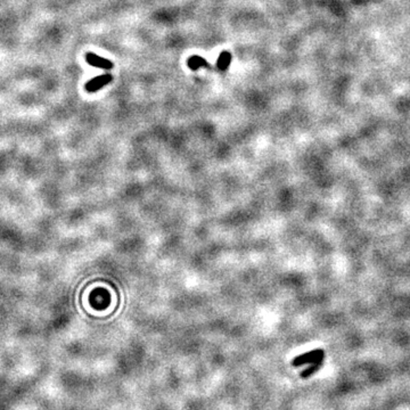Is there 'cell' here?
<instances>
[{
    "mask_svg": "<svg viewBox=\"0 0 410 410\" xmlns=\"http://www.w3.org/2000/svg\"><path fill=\"white\" fill-rule=\"evenodd\" d=\"M112 81V76L110 74H102L100 76H96L87 82L86 90L89 92H96L97 90L104 88L106 85H109Z\"/></svg>",
    "mask_w": 410,
    "mask_h": 410,
    "instance_id": "obj_1",
    "label": "cell"
},
{
    "mask_svg": "<svg viewBox=\"0 0 410 410\" xmlns=\"http://www.w3.org/2000/svg\"><path fill=\"white\" fill-rule=\"evenodd\" d=\"M87 62L89 63L91 66L104 68V70H110V68L113 67V63L111 61L106 60L104 57H100L98 55H96L94 53H88L86 56Z\"/></svg>",
    "mask_w": 410,
    "mask_h": 410,
    "instance_id": "obj_2",
    "label": "cell"
},
{
    "mask_svg": "<svg viewBox=\"0 0 410 410\" xmlns=\"http://www.w3.org/2000/svg\"><path fill=\"white\" fill-rule=\"evenodd\" d=\"M188 66L192 68V70L196 71L199 67H207L210 68V64L204 60L201 56H193L188 60Z\"/></svg>",
    "mask_w": 410,
    "mask_h": 410,
    "instance_id": "obj_3",
    "label": "cell"
},
{
    "mask_svg": "<svg viewBox=\"0 0 410 410\" xmlns=\"http://www.w3.org/2000/svg\"><path fill=\"white\" fill-rule=\"evenodd\" d=\"M230 62H232V55H230V53L222 52L221 55L219 56L218 62H217L218 68H219V70H221V71L228 70V67L230 66Z\"/></svg>",
    "mask_w": 410,
    "mask_h": 410,
    "instance_id": "obj_4",
    "label": "cell"
}]
</instances>
